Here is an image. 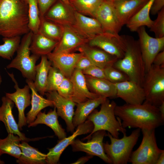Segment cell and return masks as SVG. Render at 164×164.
<instances>
[{"label": "cell", "mask_w": 164, "mask_h": 164, "mask_svg": "<svg viewBox=\"0 0 164 164\" xmlns=\"http://www.w3.org/2000/svg\"><path fill=\"white\" fill-rule=\"evenodd\" d=\"M152 64L160 67H164V50L158 53L155 57Z\"/></svg>", "instance_id": "bcb514c9"}, {"label": "cell", "mask_w": 164, "mask_h": 164, "mask_svg": "<svg viewBox=\"0 0 164 164\" xmlns=\"http://www.w3.org/2000/svg\"><path fill=\"white\" fill-rule=\"evenodd\" d=\"M116 105L114 101L110 102L107 98L101 104L99 111L94 109L90 114L87 119L93 123L94 128L90 134L83 140L89 139L94 133L99 130L107 131L117 138H118L119 132L126 133V130L122 126L120 120L115 114L114 110Z\"/></svg>", "instance_id": "277c9868"}, {"label": "cell", "mask_w": 164, "mask_h": 164, "mask_svg": "<svg viewBox=\"0 0 164 164\" xmlns=\"http://www.w3.org/2000/svg\"><path fill=\"white\" fill-rule=\"evenodd\" d=\"M40 17V23L38 32L45 36L55 41L59 42L63 34V27L61 26Z\"/></svg>", "instance_id": "836d02e7"}, {"label": "cell", "mask_w": 164, "mask_h": 164, "mask_svg": "<svg viewBox=\"0 0 164 164\" xmlns=\"http://www.w3.org/2000/svg\"><path fill=\"white\" fill-rule=\"evenodd\" d=\"M84 55L82 53H55L48 55V59L53 66L58 69L67 78L70 79L75 70L77 63Z\"/></svg>", "instance_id": "e0dca14e"}, {"label": "cell", "mask_w": 164, "mask_h": 164, "mask_svg": "<svg viewBox=\"0 0 164 164\" xmlns=\"http://www.w3.org/2000/svg\"><path fill=\"white\" fill-rule=\"evenodd\" d=\"M116 97L131 104H142L145 99L143 87L136 83L127 80L115 83Z\"/></svg>", "instance_id": "2e32d148"}, {"label": "cell", "mask_w": 164, "mask_h": 164, "mask_svg": "<svg viewBox=\"0 0 164 164\" xmlns=\"http://www.w3.org/2000/svg\"><path fill=\"white\" fill-rule=\"evenodd\" d=\"M77 50L82 53L94 65L103 69L113 66L118 59L116 56L98 48L91 46L87 43L81 46Z\"/></svg>", "instance_id": "7402d4cb"}, {"label": "cell", "mask_w": 164, "mask_h": 164, "mask_svg": "<svg viewBox=\"0 0 164 164\" xmlns=\"http://www.w3.org/2000/svg\"><path fill=\"white\" fill-rule=\"evenodd\" d=\"M103 0H70V2L75 11L94 18L95 11Z\"/></svg>", "instance_id": "e575fe53"}, {"label": "cell", "mask_w": 164, "mask_h": 164, "mask_svg": "<svg viewBox=\"0 0 164 164\" xmlns=\"http://www.w3.org/2000/svg\"><path fill=\"white\" fill-rule=\"evenodd\" d=\"M56 109L54 107L47 113L40 111L37 115L35 120L28 124V127H35L39 124H44L50 127L54 132L59 140L67 137L65 129L59 124Z\"/></svg>", "instance_id": "d4e9b609"}, {"label": "cell", "mask_w": 164, "mask_h": 164, "mask_svg": "<svg viewBox=\"0 0 164 164\" xmlns=\"http://www.w3.org/2000/svg\"><path fill=\"white\" fill-rule=\"evenodd\" d=\"M75 21L71 26L80 36L89 41L103 32L101 25L95 18L75 11Z\"/></svg>", "instance_id": "ac0fdd59"}, {"label": "cell", "mask_w": 164, "mask_h": 164, "mask_svg": "<svg viewBox=\"0 0 164 164\" xmlns=\"http://www.w3.org/2000/svg\"><path fill=\"white\" fill-rule=\"evenodd\" d=\"M164 6V0H154L150 12L153 15L157 14Z\"/></svg>", "instance_id": "f6af8a7d"}, {"label": "cell", "mask_w": 164, "mask_h": 164, "mask_svg": "<svg viewBox=\"0 0 164 164\" xmlns=\"http://www.w3.org/2000/svg\"><path fill=\"white\" fill-rule=\"evenodd\" d=\"M3 43L0 44V57L11 60L19 46L20 36L11 38H3Z\"/></svg>", "instance_id": "8d00e7d4"}, {"label": "cell", "mask_w": 164, "mask_h": 164, "mask_svg": "<svg viewBox=\"0 0 164 164\" xmlns=\"http://www.w3.org/2000/svg\"><path fill=\"white\" fill-rule=\"evenodd\" d=\"M63 27L62 37L52 52H73L82 45L88 43V40L80 36L71 26H64Z\"/></svg>", "instance_id": "d6986e66"}, {"label": "cell", "mask_w": 164, "mask_h": 164, "mask_svg": "<svg viewBox=\"0 0 164 164\" xmlns=\"http://www.w3.org/2000/svg\"><path fill=\"white\" fill-rule=\"evenodd\" d=\"M2 82V77L0 71V85L1 84Z\"/></svg>", "instance_id": "816d5d0a"}, {"label": "cell", "mask_w": 164, "mask_h": 164, "mask_svg": "<svg viewBox=\"0 0 164 164\" xmlns=\"http://www.w3.org/2000/svg\"><path fill=\"white\" fill-rule=\"evenodd\" d=\"M26 82L29 86L31 92V107L26 117L27 124H29L35 120L37 115L42 109L54 106L51 101L44 98L39 94L34 87L33 81L26 80Z\"/></svg>", "instance_id": "484cf974"}, {"label": "cell", "mask_w": 164, "mask_h": 164, "mask_svg": "<svg viewBox=\"0 0 164 164\" xmlns=\"http://www.w3.org/2000/svg\"></svg>", "instance_id": "11a10c76"}, {"label": "cell", "mask_w": 164, "mask_h": 164, "mask_svg": "<svg viewBox=\"0 0 164 164\" xmlns=\"http://www.w3.org/2000/svg\"><path fill=\"white\" fill-rule=\"evenodd\" d=\"M158 107L162 117L164 118V102H163Z\"/></svg>", "instance_id": "681fc988"}, {"label": "cell", "mask_w": 164, "mask_h": 164, "mask_svg": "<svg viewBox=\"0 0 164 164\" xmlns=\"http://www.w3.org/2000/svg\"><path fill=\"white\" fill-rule=\"evenodd\" d=\"M93 128V123L87 120L78 125L76 131L73 133L71 135L59 140L57 144L54 147L48 149L49 152L46 154V163L57 164L63 151L68 146L71 145L77 136L91 133Z\"/></svg>", "instance_id": "5bb4252c"}, {"label": "cell", "mask_w": 164, "mask_h": 164, "mask_svg": "<svg viewBox=\"0 0 164 164\" xmlns=\"http://www.w3.org/2000/svg\"><path fill=\"white\" fill-rule=\"evenodd\" d=\"M93 156L88 155L85 156H83L79 158L77 160L72 164H84L86 162L91 159L93 157Z\"/></svg>", "instance_id": "7dc6e473"}, {"label": "cell", "mask_w": 164, "mask_h": 164, "mask_svg": "<svg viewBox=\"0 0 164 164\" xmlns=\"http://www.w3.org/2000/svg\"><path fill=\"white\" fill-rule=\"evenodd\" d=\"M75 11L71 6L66 5L61 1L50 9L44 17L61 26H71L75 21Z\"/></svg>", "instance_id": "44dd1931"}, {"label": "cell", "mask_w": 164, "mask_h": 164, "mask_svg": "<svg viewBox=\"0 0 164 164\" xmlns=\"http://www.w3.org/2000/svg\"><path fill=\"white\" fill-rule=\"evenodd\" d=\"M40 63L36 65L35 76L33 83L38 92L43 96L46 93L48 73L52 63L46 55L42 56Z\"/></svg>", "instance_id": "f546056e"}, {"label": "cell", "mask_w": 164, "mask_h": 164, "mask_svg": "<svg viewBox=\"0 0 164 164\" xmlns=\"http://www.w3.org/2000/svg\"><path fill=\"white\" fill-rule=\"evenodd\" d=\"M116 117L119 119L123 128H139L152 130L162 125L164 118L158 107L149 104L116 105L114 108Z\"/></svg>", "instance_id": "6da1fadb"}, {"label": "cell", "mask_w": 164, "mask_h": 164, "mask_svg": "<svg viewBox=\"0 0 164 164\" xmlns=\"http://www.w3.org/2000/svg\"><path fill=\"white\" fill-rule=\"evenodd\" d=\"M87 44L101 49L118 59L123 57L126 49L125 35L120 36L118 33L103 32L90 40Z\"/></svg>", "instance_id": "9c48e42d"}, {"label": "cell", "mask_w": 164, "mask_h": 164, "mask_svg": "<svg viewBox=\"0 0 164 164\" xmlns=\"http://www.w3.org/2000/svg\"><path fill=\"white\" fill-rule=\"evenodd\" d=\"M106 135V131L99 130L94 133L87 142L75 139L70 145L72 150L74 152H83L87 155L98 156L106 163L112 164L104 149L103 141Z\"/></svg>", "instance_id": "8fae6325"}, {"label": "cell", "mask_w": 164, "mask_h": 164, "mask_svg": "<svg viewBox=\"0 0 164 164\" xmlns=\"http://www.w3.org/2000/svg\"><path fill=\"white\" fill-rule=\"evenodd\" d=\"M141 129L137 128L131 134L127 136L123 134L120 138L113 137L109 133L106 135L110 139V143H103L104 152L113 164H126L128 162L133 148L140 136Z\"/></svg>", "instance_id": "5b68a950"}, {"label": "cell", "mask_w": 164, "mask_h": 164, "mask_svg": "<svg viewBox=\"0 0 164 164\" xmlns=\"http://www.w3.org/2000/svg\"><path fill=\"white\" fill-rule=\"evenodd\" d=\"M85 76L87 85L91 89V92L106 98L117 97L114 83L105 79Z\"/></svg>", "instance_id": "4316f807"}, {"label": "cell", "mask_w": 164, "mask_h": 164, "mask_svg": "<svg viewBox=\"0 0 164 164\" xmlns=\"http://www.w3.org/2000/svg\"><path fill=\"white\" fill-rule=\"evenodd\" d=\"M19 144L22 154L16 161L19 164H45L46 154L39 151L38 149L30 145L27 142L22 141Z\"/></svg>", "instance_id": "4dcf8cb0"}, {"label": "cell", "mask_w": 164, "mask_h": 164, "mask_svg": "<svg viewBox=\"0 0 164 164\" xmlns=\"http://www.w3.org/2000/svg\"><path fill=\"white\" fill-rule=\"evenodd\" d=\"M2 104L0 106V121L4 124L8 133H12L19 136L22 141L28 142L30 139L26 138L19 130L13 115L12 110L14 103L5 96L1 98Z\"/></svg>", "instance_id": "ffe728a7"}, {"label": "cell", "mask_w": 164, "mask_h": 164, "mask_svg": "<svg viewBox=\"0 0 164 164\" xmlns=\"http://www.w3.org/2000/svg\"><path fill=\"white\" fill-rule=\"evenodd\" d=\"M28 8V27L33 33L38 32L40 17L37 0H23Z\"/></svg>", "instance_id": "d590c367"}, {"label": "cell", "mask_w": 164, "mask_h": 164, "mask_svg": "<svg viewBox=\"0 0 164 164\" xmlns=\"http://www.w3.org/2000/svg\"><path fill=\"white\" fill-rule=\"evenodd\" d=\"M82 72L85 75L90 76L95 78L107 80L104 73V69L94 65L83 71Z\"/></svg>", "instance_id": "b9f144b4"}, {"label": "cell", "mask_w": 164, "mask_h": 164, "mask_svg": "<svg viewBox=\"0 0 164 164\" xmlns=\"http://www.w3.org/2000/svg\"><path fill=\"white\" fill-rule=\"evenodd\" d=\"M104 70L107 80L114 84L129 80L125 74L113 66L106 67Z\"/></svg>", "instance_id": "f35d334b"}, {"label": "cell", "mask_w": 164, "mask_h": 164, "mask_svg": "<svg viewBox=\"0 0 164 164\" xmlns=\"http://www.w3.org/2000/svg\"><path fill=\"white\" fill-rule=\"evenodd\" d=\"M94 18L100 22L103 32L118 34L122 27L117 17L113 2L109 0H103Z\"/></svg>", "instance_id": "4fadbf2b"}, {"label": "cell", "mask_w": 164, "mask_h": 164, "mask_svg": "<svg viewBox=\"0 0 164 164\" xmlns=\"http://www.w3.org/2000/svg\"><path fill=\"white\" fill-rule=\"evenodd\" d=\"M60 1L66 5L71 6L70 2V0H60Z\"/></svg>", "instance_id": "f907efd6"}, {"label": "cell", "mask_w": 164, "mask_h": 164, "mask_svg": "<svg viewBox=\"0 0 164 164\" xmlns=\"http://www.w3.org/2000/svg\"><path fill=\"white\" fill-rule=\"evenodd\" d=\"M125 36L126 49L124 56L113 66L125 74L129 80L142 87L146 71L138 41L131 36Z\"/></svg>", "instance_id": "3957f363"}, {"label": "cell", "mask_w": 164, "mask_h": 164, "mask_svg": "<svg viewBox=\"0 0 164 164\" xmlns=\"http://www.w3.org/2000/svg\"><path fill=\"white\" fill-rule=\"evenodd\" d=\"M157 14L150 28V31L154 33L156 38H160L164 37V8Z\"/></svg>", "instance_id": "ab89813d"}, {"label": "cell", "mask_w": 164, "mask_h": 164, "mask_svg": "<svg viewBox=\"0 0 164 164\" xmlns=\"http://www.w3.org/2000/svg\"><path fill=\"white\" fill-rule=\"evenodd\" d=\"M93 65H94L92 62L84 55L77 63L75 69L82 71Z\"/></svg>", "instance_id": "7bdbcfd3"}, {"label": "cell", "mask_w": 164, "mask_h": 164, "mask_svg": "<svg viewBox=\"0 0 164 164\" xmlns=\"http://www.w3.org/2000/svg\"><path fill=\"white\" fill-rule=\"evenodd\" d=\"M65 77L63 74L58 69L52 66L49 72L46 93L56 91Z\"/></svg>", "instance_id": "74e56055"}, {"label": "cell", "mask_w": 164, "mask_h": 164, "mask_svg": "<svg viewBox=\"0 0 164 164\" xmlns=\"http://www.w3.org/2000/svg\"><path fill=\"white\" fill-rule=\"evenodd\" d=\"M164 164V150L159 155L156 164Z\"/></svg>", "instance_id": "c3c4849f"}, {"label": "cell", "mask_w": 164, "mask_h": 164, "mask_svg": "<svg viewBox=\"0 0 164 164\" xmlns=\"http://www.w3.org/2000/svg\"><path fill=\"white\" fill-rule=\"evenodd\" d=\"M112 2H116V1H121L123 0H109Z\"/></svg>", "instance_id": "db71d44e"}, {"label": "cell", "mask_w": 164, "mask_h": 164, "mask_svg": "<svg viewBox=\"0 0 164 164\" xmlns=\"http://www.w3.org/2000/svg\"><path fill=\"white\" fill-rule=\"evenodd\" d=\"M107 98L99 97L76 104L77 108L73 118V123L75 127L83 123L90 114Z\"/></svg>", "instance_id": "83f0119b"}, {"label": "cell", "mask_w": 164, "mask_h": 164, "mask_svg": "<svg viewBox=\"0 0 164 164\" xmlns=\"http://www.w3.org/2000/svg\"><path fill=\"white\" fill-rule=\"evenodd\" d=\"M142 87L143 103L158 107L164 102V67L152 64L146 73Z\"/></svg>", "instance_id": "52a82bcc"}, {"label": "cell", "mask_w": 164, "mask_h": 164, "mask_svg": "<svg viewBox=\"0 0 164 164\" xmlns=\"http://www.w3.org/2000/svg\"><path fill=\"white\" fill-rule=\"evenodd\" d=\"M137 32L146 73L152 65L153 60L156 55L164 50V37L158 38L151 36L146 32L145 26L139 28Z\"/></svg>", "instance_id": "30bf717a"}, {"label": "cell", "mask_w": 164, "mask_h": 164, "mask_svg": "<svg viewBox=\"0 0 164 164\" xmlns=\"http://www.w3.org/2000/svg\"><path fill=\"white\" fill-rule=\"evenodd\" d=\"M149 0H123L113 2L116 14L121 26L126 25Z\"/></svg>", "instance_id": "cb8c5ba5"}, {"label": "cell", "mask_w": 164, "mask_h": 164, "mask_svg": "<svg viewBox=\"0 0 164 164\" xmlns=\"http://www.w3.org/2000/svg\"><path fill=\"white\" fill-rule=\"evenodd\" d=\"M33 33L31 31L23 35L16 51V55L8 64L7 69L15 68L19 70L26 80L34 81L36 63L40 56L30 55L29 47Z\"/></svg>", "instance_id": "8992f818"}, {"label": "cell", "mask_w": 164, "mask_h": 164, "mask_svg": "<svg viewBox=\"0 0 164 164\" xmlns=\"http://www.w3.org/2000/svg\"><path fill=\"white\" fill-rule=\"evenodd\" d=\"M154 0H149L127 22L126 25L132 32H136L142 27L146 26L150 28L153 21L149 14Z\"/></svg>", "instance_id": "1f68e13d"}, {"label": "cell", "mask_w": 164, "mask_h": 164, "mask_svg": "<svg viewBox=\"0 0 164 164\" xmlns=\"http://www.w3.org/2000/svg\"><path fill=\"white\" fill-rule=\"evenodd\" d=\"M58 43L39 32L33 33L29 49L32 54L40 57L52 52Z\"/></svg>", "instance_id": "f1b7e54d"}, {"label": "cell", "mask_w": 164, "mask_h": 164, "mask_svg": "<svg viewBox=\"0 0 164 164\" xmlns=\"http://www.w3.org/2000/svg\"><path fill=\"white\" fill-rule=\"evenodd\" d=\"M141 130L142 141L138 148L132 152L128 162L132 164H156L164 150L158 146L155 129Z\"/></svg>", "instance_id": "ba28073f"}, {"label": "cell", "mask_w": 164, "mask_h": 164, "mask_svg": "<svg viewBox=\"0 0 164 164\" xmlns=\"http://www.w3.org/2000/svg\"><path fill=\"white\" fill-rule=\"evenodd\" d=\"M2 154L0 153V156ZM5 163V162L1 160L0 159V164H3Z\"/></svg>", "instance_id": "f5cc1de1"}, {"label": "cell", "mask_w": 164, "mask_h": 164, "mask_svg": "<svg viewBox=\"0 0 164 164\" xmlns=\"http://www.w3.org/2000/svg\"><path fill=\"white\" fill-rule=\"evenodd\" d=\"M45 94L47 98L53 102L58 116L65 121L67 132L73 133L75 128L73 123V118L76 103L62 96L56 91L46 92Z\"/></svg>", "instance_id": "9a60e30c"}, {"label": "cell", "mask_w": 164, "mask_h": 164, "mask_svg": "<svg viewBox=\"0 0 164 164\" xmlns=\"http://www.w3.org/2000/svg\"><path fill=\"white\" fill-rule=\"evenodd\" d=\"M28 8L22 0H0V36L11 38L30 31Z\"/></svg>", "instance_id": "7a4b0ae2"}, {"label": "cell", "mask_w": 164, "mask_h": 164, "mask_svg": "<svg viewBox=\"0 0 164 164\" xmlns=\"http://www.w3.org/2000/svg\"><path fill=\"white\" fill-rule=\"evenodd\" d=\"M40 16L44 17L56 0H37Z\"/></svg>", "instance_id": "ee69618b"}, {"label": "cell", "mask_w": 164, "mask_h": 164, "mask_svg": "<svg viewBox=\"0 0 164 164\" xmlns=\"http://www.w3.org/2000/svg\"><path fill=\"white\" fill-rule=\"evenodd\" d=\"M7 73L14 83V87L15 91L12 93H5V96L11 100L15 104L18 111V125L20 130L27 125L25 110L31 103L30 89L27 84L24 87H19L18 82L12 73Z\"/></svg>", "instance_id": "7c38bea8"}, {"label": "cell", "mask_w": 164, "mask_h": 164, "mask_svg": "<svg viewBox=\"0 0 164 164\" xmlns=\"http://www.w3.org/2000/svg\"><path fill=\"white\" fill-rule=\"evenodd\" d=\"M8 134L5 138H0V153L2 155L7 154L19 159L22 154L19 144L22 140L17 135L11 133Z\"/></svg>", "instance_id": "d6a6232c"}, {"label": "cell", "mask_w": 164, "mask_h": 164, "mask_svg": "<svg viewBox=\"0 0 164 164\" xmlns=\"http://www.w3.org/2000/svg\"><path fill=\"white\" fill-rule=\"evenodd\" d=\"M70 79L73 87L72 100L76 104L100 97L90 91L85 76L81 71L75 69Z\"/></svg>", "instance_id": "603a6c76"}, {"label": "cell", "mask_w": 164, "mask_h": 164, "mask_svg": "<svg viewBox=\"0 0 164 164\" xmlns=\"http://www.w3.org/2000/svg\"><path fill=\"white\" fill-rule=\"evenodd\" d=\"M56 91L62 96L72 100L73 87L70 79L65 77Z\"/></svg>", "instance_id": "60d3db41"}]
</instances>
